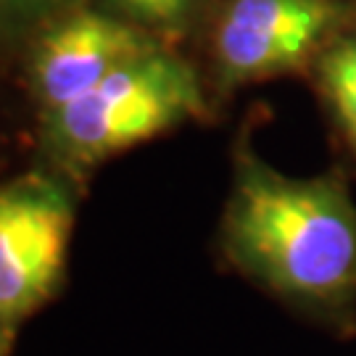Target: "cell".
<instances>
[{
	"label": "cell",
	"mask_w": 356,
	"mask_h": 356,
	"mask_svg": "<svg viewBox=\"0 0 356 356\" xmlns=\"http://www.w3.org/2000/svg\"><path fill=\"white\" fill-rule=\"evenodd\" d=\"M166 45L95 0H76L26 40V82L42 114L82 98L135 56Z\"/></svg>",
	"instance_id": "277c9868"
},
{
	"label": "cell",
	"mask_w": 356,
	"mask_h": 356,
	"mask_svg": "<svg viewBox=\"0 0 356 356\" xmlns=\"http://www.w3.org/2000/svg\"><path fill=\"white\" fill-rule=\"evenodd\" d=\"M76 0H0V48L26 45L42 24Z\"/></svg>",
	"instance_id": "ba28073f"
},
{
	"label": "cell",
	"mask_w": 356,
	"mask_h": 356,
	"mask_svg": "<svg viewBox=\"0 0 356 356\" xmlns=\"http://www.w3.org/2000/svg\"><path fill=\"white\" fill-rule=\"evenodd\" d=\"M0 356H3V317H0Z\"/></svg>",
	"instance_id": "9c48e42d"
},
{
	"label": "cell",
	"mask_w": 356,
	"mask_h": 356,
	"mask_svg": "<svg viewBox=\"0 0 356 356\" xmlns=\"http://www.w3.org/2000/svg\"><path fill=\"white\" fill-rule=\"evenodd\" d=\"M219 243L229 267L288 312L356 335V198L341 166L293 177L238 143Z\"/></svg>",
	"instance_id": "6da1fadb"
},
{
	"label": "cell",
	"mask_w": 356,
	"mask_h": 356,
	"mask_svg": "<svg viewBox=\"0 0 356 356\" xmlns=\"http://www.w3.org/2000/svg\"><path fill=\"white\" fill-rule=\"evenodd\" d=\"M72 227V195L53 177L26 175L0 188V317H22L51 296Z\"/></svg>",
	"instance_id": "5b68a950"
},
{
	"label": "cell",
	"mask_w": 356,
	"mask_h": 356,
	"mask_svg": "<svg viewBox=\"0 0 356 356\" xmlns=\"http://www.w3.org/2000/svg\"><path fill=\"white\" fill-rule=\"evenodd\" d=\"M356 24L351 0H219L209 53L216 90L309 76L317 58Z\"/></svg>",
	"instance_id": "3957f363"
},
{
	"label": "cell",
	"mask_w": 356,
	"mask_h": 356,
	"mask_svg": "<svg viewBox=\"0 0 356 356\" xmlns=\"http://www.w3.org/2000/svg\"><path fill=\"white\" fill-rule=\"evenodd\" d=\"M309 79L356 169V24L319 56Z\"/></svg>",
	"instance_id": "8992f818"
},
{
	"label": "cell",
	"mask_w": 356,
	"mask_h": 356,
	"mask_svg": "<svg viewBox=\"0 0 356 356\" xmlns=\"http://www.w3.org/2000/svg\"><path fill=\"white\" fill-rule=\"evenodd\" d=\"M204 116V76L179 48L156 45L82 98L42 114V135L58 164L82 172Z\"/></svg>",
	"instance_id": "7a4b0ae2"
},
{
	"label": "cell",
	"mask_w": 356,
	"mask_h": 356,
	"mask_svg": "<svg viewBox=\"0 0 356 356\" xmlns=\"http://www.w3.org/2000/svg\"><path fill=\"white\" fill-rule=\"evenodd\" d=\"M106 11L116 13L159 42L175 45L188 38L201 22L209 0H95Z\"/></svg>",
	"instance_id": "52a82bcc"
}]
</instances>
